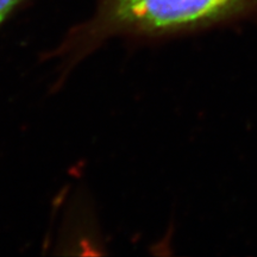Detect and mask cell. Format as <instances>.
Listing matches in <instances>:
<instances>
[{"instance_id":"1","label":"cell","mask_w":257,"mask_h":257,"mask_svg":"<svg viewBox=\"0 0 257 257\" xmlns=\"http://www.w3.org/2000/svg\"><path fill=\"white\" fill-rule=\"evenodd\" d=\"M257 16V0H98L83 43L124 35L167 38L226 27Z\"/></svg>"},{"instance_id":"2","label":"cell","mask_w":257,"mask_h":257,"mask_svg":"<svg viewBox=\"0 0 257 257\" xmlns=\"http://www.w3.org/2000/svg\"><path fill=\"white\" fill-rule=\"evenodd\" d=\"M21 0H0V24L11 14V11L19 4Z\"/></svg>"}]
</instances>
